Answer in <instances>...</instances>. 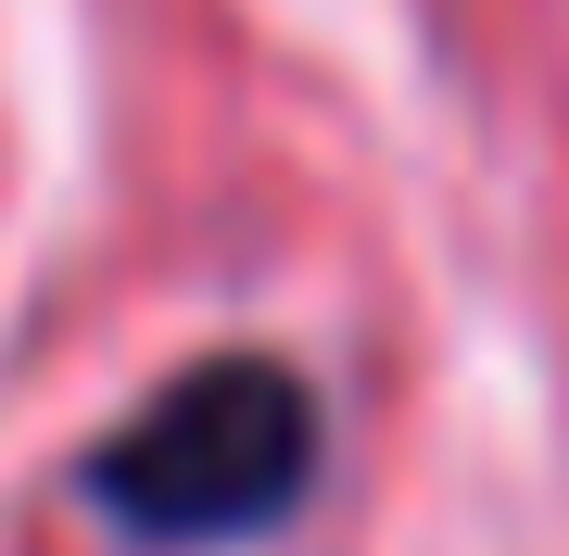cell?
<instances>
[{"label": "cell", "mask_w": 569, "mask_h": 556, "mask_svg": "<svg viewBox=\"0 0 569 556\" xmlns=\"http://www.w3.org/2000/svg\"><path fill=\"white\" fill-rule=\"evenodd\" d=\"M305 481H317V392L279 354H216L102 443L89 494L140 544H253L305 506Z\"/></svg>", "instance_id": "obj_1"}]
</instances>
